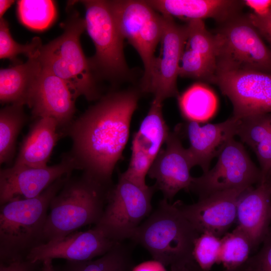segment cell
Segmentation results:
<instances>
[{"instance_id": "11", "label": "cell", "mask_w": 271, "mask_h": 271, "mask_svg": "<svg viewBox=\"0 0 271 271\" xmlns=\"http://www.w3.org/2000/svg\"><path fill=\"white\" fill-rule=\"evenodd\" d=\"M211 82L230 100L234 118L271 113V74L250 70L217 71Z\"/></svg>"}, {"instance_id": "1", "label": "cell", "mask_w": 271, "mask_h": 271, "mask_svg": "<svg viewBox=\"0 0 271 271\" xmlns=\"http://www.w3.org/2000/svg\"><path fill=\"white\" fill-rule=\"evenodd\" d=\"M139 99L132 90L110 93L68 126L73 141L70 155L79 169L106 186H112L114 169L122 158Z\"/></svg>"}, {"instance_id": "21", "label": "cell", "mask_w": 271, "mask_h": 271, "mask_svg": "<svg viewBox=\"0 0 271 271\" xmlns=\"http://www.w3.org/2000/svg\"><path fill=\"white\" fill-rule=\"evenodd\" d=\"M162 16L187 21L213 19L223 23L239 15L243 2L236 0H149Z\"/></svg>"}, {"instance_id": "12", "label": "cell", "mask_w": 271, "mask_h": 271, "mask_svg": "<svg viewBox=\"0 0 271 271\" xmlns=\"http://www.w3.org/2000/svg\"><path fill=\"white\" fill-rule=\"evenodd\" d=\"M164 17L160 54L155 57L147 80L142 85L144 91L153 94V101L162 103L167 98L179 95L177 79L185 40L184 26L177 24L172 18Z\"/></svg>"}, {"instance_id": "36", "label": "cell", "mask_w": 271, "mask_h": 271, "mask_svg": "<svg viewBox=\"0 0 271 271\" xmlns=\"http://www.w3.org/2000/svg\"><path fill=\"white\" fill-rule=\"evenodd\" d=\"M41 262H32L26 259L5 264L0 263V271H35Z\"/></svg>"}, {"instance_id": "23", "label": "cell", "mask_w": 271, "mask_h": 271, "mask_svg": "<svg viewBox=\"0 0 271 271\" xmlns=\"http://www.w3.org/2000/svg\"><path fill=\"white\" fill-rule=\"evenodd\" d=\"M42 70L38 58L0 70L2 104L27 105L32 91Z\"/></svg>"}, {"instance_id": "32", "label": "cell", "mask_w": 271, "mask_h": 271, "mask_svg": "<svg viewBox=\"0 0 271 271\" xmlns=\"http://www.w3.org/2000/svg\"><path fill=\"white\" fill-rule=\"evenodd\" d=\"M221 245V238L209 233L201 234L196 239L193 258L202 270L210 271L218 262Z\"/></svg>"}, {"instance_id": "43", "label": "cell", "mask_w": 271, "mask_h": 271, "mask_svg": "<svg viewBox=\"0 0 271 271\" xmlns=\"http://www.w3.org/2000/svg\"><path fill=\"white\" fill-rule=\"evenodd\" d=\"M268 179H269V180H271V173H270V176H269V177Z\"/></svg>"}, {"instance_id": "37", "label": "cell", "mask_w": 271, "mask_h": 271, "mask_svg": "<svg viewBox=\"0 0 271 271\" xmlns=\"http://www.w3.org/2000/svg\"><path fill=\"white\" fill-rule=\"evenodd\" d=\"M244 5L254 11L257 15H262L271 9V1L268 0H244Z\"/></svg>"}, {"instance_id": "24", "label": "cell", "mask_w": 271, "mask_h": 271, "mask_svg": "<svg viewBox=\"0 0 271 271\" xmlns=\"http://www.w3.org/2000/svg\"><path fill=\"white\" fill-rule=\"evenodd\" d=\"M178 104L185 119L199 123L214 115L217 107V99L207 86L195 83L178 96Z\"/></svg>"}, {"instance_id": "16", "label": "cell", "mask_w": 271, "mask_h": 271, "mask_svg": "<svg viewBox=\"0 0 271 271\" xmlns=\"http://www.w3.org/2000/svg\"><path fill=\"white\" fill-rule=\"evenodd\" d=\"M165 143L148 175L156 180L154 186L162 192L164 199L171 202L180 190H190L193 178L190 170L194 166L177 133L170 132Z\"/></svg>"}, {"instance_id": "22", "label": "cell", "mask_w": 271, "mask_h": 271, "mask_svg": "<svg viewBox=\"0 0 271 271\" xmlns=\"http://www.w3.org/2000/svg\"><path fill=\"white\" fill-rule=\"evenodd\" d=\"M57 121L49 117H41L24 139L15 166L41 168L47 162L58 140Z\"/></svg>"}, {"instance_id": "13", "label": "cell", "mask_w": 271, "mask_h": 271, "mask_svg": "<svg viewBox=\"0 0 271 271\" xmlns=\"http://www.w3.org/2000/svg\"><path fill=\"white\" fill-rule=\"evenodd\" d=\"M170 132L163 114L162 103L153 101L148 113L133 134L128 168L120 175L139 186L148 187L146 176Z\"/></svg>"}, {"instance_id": "10", "label": "cell", "mask_w": 271, "mask_h": 271, "mask_svg": "<svg viewBox=\"0 0 271 271\" xmlns=\"http://www.w3.org/2000/svg\"><path fill=\"white\" fill-rule=\"evenodd\" d=\"M217 156L213 168L193 178L190 190L199 199L224 190H246L260 182V170L252 162L243 145L233 138L222 145Z\"/></svg>"}, {"instance_id": "27", "label": "cell", "mask_w": 271, "mask_h": 271, "mask_svg": "<svg viewBox=\"0 0 271 271\" xmlns=\"http://www.w3.org/2000/svg\"><path fill=\"white\" fill-rule=\"evenodd\" d=\"M19 18L29 29L43 31L54 21L56 16L55 3L50 0H21L17 3Z\"/></svg>"}, {"instance_id": "38", "label": "cell", "mask_w": 271, "mask_h": 271, "mask_svg": "<svg viewBox=\"0 0 271 271\" xmlns=\"http://www.w3.org/2000/svg\"><path fill=\"white\" fill-rule=\"evenodd\" d=\"M131 271H167L165 265L156 260H149L143 262L134 266Z\"/></svg>"}, {"instance_id": "34", "label": "cell", "mask_w": 271, "mask_h": 271, "mask_svg": "<svg viewBox=\"0 0 271 271\" xmlns=\"http://www.w3.org/2000/svg\"><path fill=\"white\" fill-rule=\"evenodd\" d=\"M253 151L260 166V182H265L269 178L271 173V131Z\"/></svg>"}, {"instance_id": "29", "label": "cell", "mask_w": 271, "mask_h": 271, "mask_svg": "<svg viewBox=\"0 0 271 271\" xmlns=\"http://www.w3.org/2000/svg\"><path fill=\"white\" fill-rule=\"evenodd\" d=\"M184 27V46L201 55L216 68L217 45L215 36L207 30L203 20L190 21Z\"/></svg>"}, {"instance_id": "31", "label": "cell", "mask_w": 271, "mask_h": 271, "mask_svg": "<svg viewBox=\"0 0 271 271\" xmlns=\"http://www.w3.org/2000/svg\"><path fill=\"white\" fill-rule=\"evenodd\" d=\"M216 67L199 54L185 46L181 55L178 76L211 82Z\"/></svg>"}, {"instance_id": "39", "label": "cell", "mask_w": 271, "mask_h": 271, "mask_svg": "<svg viewBox=\"0 0 271 271\" xmlns=\"http://www.w3.org/2000/svg\"><path fill=\"white\" fill-rule=\"evenodd\" d=\"M171 271H201L194 260L170 265Z\"/></svg>"}, {"instance_id": "5", "label": "cell", "mask_w": 271, "mask_h": 271, "mask_svg": "<svg viewBox=\"0 0 271 271\" xmlns=\"http://www.w3.org/2000/svg\"><path fill=\"white\" fill-rule=\"evenodd\" d=\"M63 34L43 45L38 59L43 68L63 80L76 99L80 95L92 100L98 96L89 60L82 49L80 38L85 29L84 19L73 15Z\"/></svg>"}, {"instance_id": "6", "label": "cell", "mask_w": 271, "mask_h": 271, "mask_svg": "<svg viewBox=\"0 0 271 271\" xmlns=\"http://www.w3.org/2000/svg\"><path fill=\"white\" fill-rule=\"evenodd\" d=\"M222 24L214 35L216 71L250 70L271 74V50L248 16L239 14Z\"/></svg>"}, {"instance_id": "42", "label": "cell", "mask_w": 271, "mask_h": 271, "mask_svg": "<svg viewBox=\"0 0 271 271\" xmlns=\"http://www.w3.org/2000/svg\"><path fill=\"white\" fill-rule=\"evenodd\" d=\"M201 271H203V270H201ZM222 271H244V269H243V266H242L241 267L234 268V269H225L224 270H222Z\"/></svg>"}, {"instance_id": "15", "label": "cell", "mask_w": 271, "mask_h": 271, "mask_svg": "<svg viewBox=\"0 0 271 271\" xmlns=\"http://www.w3.org/2000/svg\"><path fill=\"white\" fill-rule=\"evenodd\" d=\"M246 190L230 189L215 192L190 205L180 201L176 203L200 234L209 233L220 237L226 233L236 220L238 200Z\"/></svg>"}, {"instance_id": "9", "label": "cell", "mask_w": 271, "mask_h": 271, "mask_svg": "<svg viewBox=\"0 0 271 271\" xmlns=\"http://www.w3.org/2000/svg\"><path fill=\"white\" fill-rule=\"evenodd\" d=\"M85 9V29L95 48L89 60L92 68L109 77L126 75L128 67L123 53L121 36L107 1H77Z\"/></svg>"}, {"instance_id": "7", "label": "cell", "mask_w": 271, "mask_h": 271, "mask_svg": "<svg viewBox=\"0 0 271 271\" xmlns=\"http://www.w3.org/2000/svg\"><path fill=\"white\" fill-rule=\"evenodd\" d=\"M154 185L143 187L119 175L109 189L102 215L95 227L117 242L130 239L152 209Z\"/></svg>"}, {"instance_id": "17", "label": "cell", "mask_w": 271, "mask_h": 271, "mask_svg": "<svg viewBox=\"0 0 271 271\" xmlns=\"http://www.w3.org/2000/svg\"><path fill=\"white\" fill-rule=\"evenodd\" d=\"M117 243L94 226L91 229L76 231L58 240L37 246L30 251L26 259L32 262L55 258L67 261L90 260L104 255Z\"/></svg>"}, {"instance_id": "26", "label": "cell", "mask_w": 271, "mask_h": 271, "mask_svg": "<svg viewBox=\"0 0 271 271\" xmlns=\"http://www.w3.org/2000/svg\"><path fill=\"white\" fill-rule=\"evenodd\" d=\"M26 120L23 105L11 104L0 111V163L13 158L18 135Z\"/></svg>"}, {"instance_id": "14", "label": "cell", "mask_w": 271, "mask_h": 271, "mask_svg": "<svg viewBox=\"0 0 271 271\" xmlns=\"http://www.w3.org/2000/svg\"><path fill=\"white\" fill-rule=\"evenodd\" d=\"M79 167L73 157L66 155L55 165L41 168L15 166L0 171L1 206L12 200L39 195L58 179Z\"/></svg>"}, {"instance_id": "19", "label": "cell", "mask_w": 271, "mask_h": 271, "mask_svg": "<svg viewBox=\"0 0 271 271\" xmlns=\"http://www.w3.org/2000/svg\"><path fill=\"white\" fill-rule=\"evenodd\" d=\"M236 227L248 238L254 250L262 243L271 222V180L251 187L240 196L237 205Z\"/></svg>"}, {"instance_id": "18", "label": "cell", "mask_w": 271, "mask_h": 271, "mask_svg": "<svg viewBox=\"0 0 271 271\" xmlns=\"http://www.w3.org/2000/svg\"><path fill=\"white\" fill-rule=\"evenodd\" d=\"M75 100L63 80L42 68L27 105L32 109L34 116L52 117L59 125H66L75 112Z\"/></svg>"}, {"instance_id": "3", "label": "cell", "mask_w": 271, "mask_h": 271, "mask_svg": "<svg viewBox=\"0 0 271 271\" xmlns=\"http://www.w3.org/2000/svg\"><path fill=\"white\" fill-rule=\"evenodd\" d=\"M111 188L84 173L78 177L69 176L50 203L43 243L58 240L81 227L96 225L102 215Z\"/></svg>"}, {"instance_id": "4", "label": "cell", "mask_w": 271, "mask_h": 271, "mask_svg": "<svg viewBox=\"0 0 271 271\" xmlns=\"http://www.w3.org/2000/svg\"><path fill=\"white\" fill-rule=\"evenodd\" d=\"M200 235L176 202L163 199L130 239L166 266L194 260V242Z\"/></svg>"}, {"instance_id": "2", "label": "cell", "mask_w": 271, "mask_h": 271, "mask_svg": "<svg viewBox=\"0 0 271 271\" xmlns=\"http://www.w3.org/2000/svg\"><path fill=\"white\" fill-rule=\"evenodd\" d=\"M70 175L58 179L35 197L14 200L1 206V263L25 259L33 248L44 243L43 230L50 203Z\"/></svg>"}, {"instance_id": "30", "label": "cell", "mask_w": 271, "mask_h": 271, "mask_svg": "<svg viewBox=\"0 0 271 271\" xmlns=\"http://www.w3.org/2000/svg\"><path fill=\"white\" fill-rule=\"evenodd\" d=\"M41 39L34 37L26 44H20L11 36L9 25L5 19L0 20V58L15 60L19 54L25 55L28 59L38 58L42 47Z\"/></svg>"}, {"instance_id": "35", "label": "cell", "mask_w": 271, "mask_h": 271, "mask_svg": "<svg viewBox=\"0 0 271 271\" xmlns=\"http://www.w3.org/2000/svg\"><path fill=\"white\" fill-rule=\"evenodd\" d=\"M247 16L259 34L265 37L271 44V9L262 15L253 13Z\"/></svg>"}, {"instance_id": "33", "label": "cell", "mask_w": 271, "mask_h": 271, "mask_svg": "<svg viewBox=\"0 0 271 271\" xmlns=\"http://www.w3.org/2000/svg\"><path fill=\"white\" fill-rule=\"evenodd\" d=\"M258 252L243 265L244 271H271V226Z\"/></svg>"}, {"instance_id": "28", "label": "cell", "mask_w": 271, "mask_h": 271, "mask_svg": "<svg viewBox=\"0 0 271 271\" xmlns=\"http://www.w3.org/2000/svg\"><path fill=\"white\" fill-rule=\"evenodd\" d=\"M221 245L217 263H222L226 269L243 266L249 258L252 250L245 234L236 227L221 238Z\"/></svg>"}, {"instance_id": "40", "label": "cell", "mask_w": 271, "mask_h": 271, "mask_svg": "<svg viewBox=\"0 0 271 271\" xmlns=\"http://www.w3.org/2000/svg\"><path fill=\"white\" fill-rule=\"evenodd\" d=\"M14 1L11 0H1L0 1V17L3 18V16L7 10L14 4Z\"/></svg>"}, {"instance_id": "8", "label": "cell", "mask_w": 271, "mask_h": 271, "mask_svg": "<svg viewBox=\"0 0 271 271\" xmlns=\"http://www.w3.org/2000/svg\"><path fill=\"white\" fill-rule=\"evenodd\" d=\"M118 29L137 50L143 61L142 83L150 73L155 58V52L162 36L165 18L146 1H107Z\"/></svg>"}, {"instance_id": "20", "label": "cell", "mask_w": 271, "mask_h": 271, "mask_svg": "<svg viewBox=\"0 0 271 271\" xmlns=\"http://www.w3.org/2000/svg\"><path fill=\"white\" fill-rule=\"evenodd\" d=\"M238 121L233 116L220 123L202 126L199 122L187 121L185 126L190 143L187 151L193 166H199L203 173L207 172L211 160L222 145L236 135Z\"/></svg>"}, {"instance_id": "25", "label": "cell", "mask_w": 271, "mask_h": 271, "mask_svg": "<svg viewBox=\"0 0 271 271\" xmlns=\"http://www.w3.org/2000/svg\"><path fill=\"white\" fill-rule=\"evenodd\" d=\"M131 247L117 242L109 251L95 260L66 261L59 271H131Z\"/></svg>"}, {"instance_id": "41", "label": "cell", "mask_w": 271, "mask_h": 271, "mask_svg": "<svg viewBox=\"0 0 271 271\" xmlns=\"http://www.w3.org/2000/svg\"><path fill=\"white\" fill-rule=\"evenodd\" d=\"M40 271H56L52 264V260L46 259L42 262Z\"/></svg>"}]
</instances>
